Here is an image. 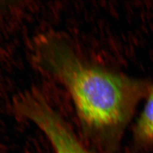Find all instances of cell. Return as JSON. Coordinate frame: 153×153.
Here are the masks:
<instances>
[{
    "label": "cell",
    "instance_id": "cell-1",
    "mask_svg": "<svg viewBox=\"0 0 153 153\" xmlns=\"http://www.w3.org/2000/svg\"><path fill=\"white\" fill-rule=\"evenodd\" d=\"M42 54L46 67L71 94L83 124L92 130L121 128L151 88L146 81L88 64L58 39H48Z\"/></svg>",
    "mask_w": 153,
    "mask_h": 153
},
{
    "label": "cell",
    "instance_id": "cell-3",
    "mask_svg": "<svg viewBox=\"0 0 153 153\" xmlns=\"http://www.w3.org/2000/svg\"><path fill=\"white\" fill-rule=\"evenodd\" d=\"M148 99L137 123V135L143 141H153V86L148 94Z\"/></svg>",
    "mask_w": 153,
    "mask_h": 153
},
{
    "label": "cell",
    "instance_id": "cell-2",
    "mask_svg": "<svg viewBox=\"0 0 153 153\" xmlns=\"http://www.w3.org/2000/svg\"><path fill=\"white\" fill-rule=\"evenodd\" d=\"M26 115L44 131L56 153H88L42 97L34 100L28 105Z\"/></svg>",
    "mask_w": 153,
    "mask_h": 153
}]
</instances>
